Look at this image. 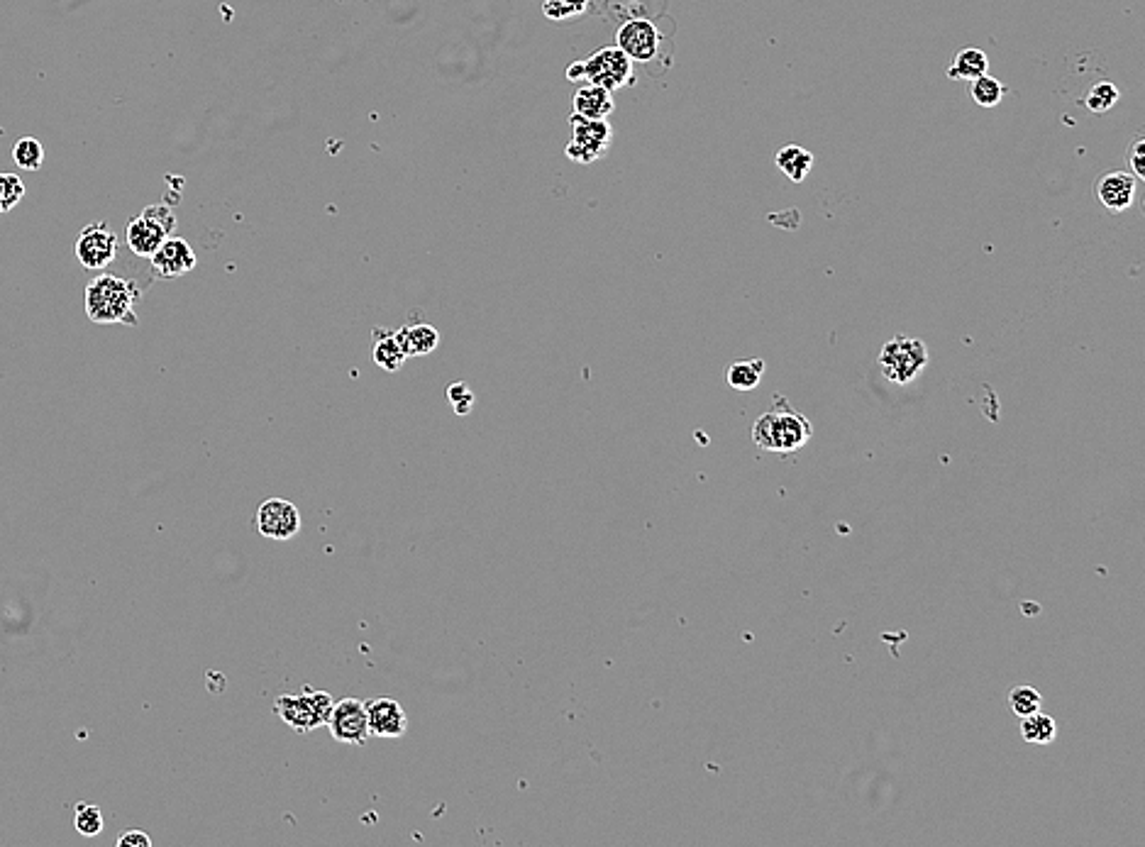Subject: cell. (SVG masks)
I'll use <instances>...</instances> for the list:
<instances>
[{
    "mask_svg": "<svg viewBox=\"0 0 1145 847\" xmlns=\"http://www.w3.org/2000/svg\"><path fill=\"white\" fill-rule=\"evenodd\" d=\"M774 164H777V169L782 171L787 179H792L794 184H801V181L811 174L816 159H813L809 149H804L801 145H784L777 149V154H774Z\"/></svg>",
    "mask_w": 1145,
    "mask_h": 847,
    "instance_id": "17",
    "label": "cell"
},
{
    "mask_svg": "<svg viewBox=\"0 0 1145 847\" xmlns=\"http://www.w3.org/2000/svg\"><path fill=\"white\" fill-rule=\"evenodd\" d=\"M813 428L806 420L804 413L794 411L782 396H777V403L767 413L757 418L755 428H752V440L757 447L767 452H777V455H789V452L801 450L806 442L811 440Z\"/></svg>",
    "mask_w": 1145,
    "mask_h": 847,
    "instance_id": "1",
    "label": "cell"
},
{
    "mask_svg": "<svg viewBox=\"0 0 1145 847\" xmlns=\"http://www.w3.org/2000/svg\"><path fill=\"white\" fill-rule=\"evenodd\" d=\"M364 708H367L369 733L376 735V738L394 740L406 735L408 716L396 699H374L364 703Z\"/></svg>",
    "mask_w": 1145,
    "mask_h": 847,
    "instance_id": "12",
    "label": "cell"
},
{
    "mask_svg": "<svg viewBox=\"0 0 1145 847\" xmlns=\"http://www.w3.org/2000/svg\"><path fill=\"white\" fill-rule=\"evenodd\" d=\"M1041 703H1043L1041 694H1038L1036 689H1031V686H1016V689L1009 691V706L1019 718H1026L1031 716V713L1041 711Z\"/></svg>",
    "mask_w": 1145,
    "mask_h": 847,
    "instance_id": "26",
    "label": "cell"
},
{
    "mask_svg": "<svg viewBox=\"0 0 1145 847\" xmlns=\"http://www.w3.org/2000/svg\"><path fill=\"white\" fill-rule=\"evenodd\" d=\"M1119 98L1121 93L1119 88H1116V83L1099 81L1087 91L1084 105H1087V110H1092V113H1106V110H1111L1116 103H1119Z\"/></svg>",
    "mask_w": 1145,
    "mask_h": 847,
    "instance_id": "23",
    "label": "cell"
},
{
    "mask_svg": "<svg viewBox=\"0 0 1145 847\" xmlns=\"http://www.w3.org/2000/svg\"><path fill=\"white\" fill-rule=\"evenodd\" d=\"M176 228V215L174 210L164 203L149 206L142 210L137 218L130 220L127 225V247L137 254V257H152L157 252L171 232Z\"/></svg>",
    "mask_w": 1145,
    "mask_h": 847,
    "instance_id": "4",
    "label": "cell"
},
{
    "mask_svg": "<svg viewBox=\"0 0 1145 847\" xmlns=\"http://www.w3.org/2000/svg\"><path fill=\"white\" fill-rule=\"evenodd\" d=\"M586 8H589V0H545L542 3V13L550 20L577 18L586 13Z\"/></svg>",
    "mask_w": 1145,
    "mask_h": 847,
    "instance_id": "27",
    "label": "cell"
},
{
    "mask_svg": "<svg viewBox=\"0 0 1145 847\" xmlns=\"http://www.w3.org/2000/svg\"><path fill=\"white\" fill-rule=\"evenodd\" d=\"M660 42V30L650 20H628L616 35V47L633 62H652L660 52Z\"/></svg>",
    "mask_w": 1145,
    "mask_h": 847,
    "instance_id": "11",
    "label": "cell"
},
{
    "mask_svg": "<svg viewBox=\"0 0 1145 847\" xmlns=\"http://www.w3.org/2000/svg\"><path fill=\"white\" fill-rule=\"evenodd\" d=\"M330 735L342 745H367L372 733L367 723V708L359 699L337 701L328 718Z\"/></svg>",
    "mask_w": 1145,
    "mask_h": 847,
    "instance_id": "8",
    "label": "cell"
},
{
    "mask_svg": "<svg viewBox=\"0 0 1145 847\" xmlns=\"http://www.w3.org/2000/svg\"><path fill=\"white\" fill-rule=\"evenodd\" d=\"M118 254V237L105 223H91L76 240V259L86 269H105Z\"/></svg>",
    "mask_w": 1145,
    "mask_h": 847,
    "instance_id": "10",
    "label": "cell"
},
{
    "mask_svg": "<svg viewBox=\"0 0 1145 847\" xmlns=\"http://www.w3.org/2000/svg\"><path fill=\"white\" fill-rule=\"evenodd\" d=\"M569 125H572V140L567 145V157L577 164L599 162L611 147V125L606 120H589L574 113L569 118Z\"/></svg>",
    "mask_w": 1145,
    "mask_h": 847,
    "instance_id": "7",
    "label": "cell"
},
{
    "mask_svg": "<svg viewBox=\"0 0 1145 847\" xmlns=\"http://www.w3.org/2000/svg\"><path fill=\"white\" fill-rule=\"evenodd\" d=\"M257 530L262 538L291 540L301 533V513L286 498H267L257 508Z\"/></svg>",
    "mask_w": 1145,
    "mask_h": 847,
    "instance_id": "9",
    "label": "cell"
},
{
    "mask_svg": "<svg viewBox=\"0 0 1145 847\" xmlns=\"http://www.w3.org/2000/svg\"><path fill=\"white\" fill-rule=\"evenodd\" d=\"M1138 179L1131 171H1109L1097 181L1099 203L1111 213H1124L1136 203Z\"/></svg>",
    "mask_w": 1145,
    "mask_h": 847,
    "instance_id": "14",
    "label": "cell"
},
{
    "mask_svg": "<svg viewBox=\"0 0 1145 847\" xmlns=\"http://www.w3.org/2000/svg\"><path fill=\"white\" fill-rule=\"evenodd\" d=\"M967 83H970V86H967V93H970V98L979 105V108H997V105L1006 98V93H1009L1004 83L989 74L977 76V79Z\"/></svg>",
    "mask_w": 1145,
    "mask_h": 847,
    "instance_id": "20",
    "label": "cell"
},
{
    "mask_svg": "<svg viewBox=\"0 0 1145 847\" xmlns=\"http://www.w3.org/2000/svg\"><path fill=\"white\" fill-rule=\"evenodd\" d=\"M572 110L574 115H582V118L606 120L608 115L616 110V103H613V93L608 91V88L594 86V83H584V86H579L577 93H574Z\"/></svg>",
    "mask_w": 1145,
    "mask_h": 847,
    "instance_id": "15",
    "label": "cell"
},
{
    "mask_svg": "<svg viewBox=\"0 0 1145 847\" xmlns=\"http://www.w3.org/2000/svg\"><path fill=\"white\" fill-rule=\"evenodd\" d=\"M13 159H15V164L20 166V169L37 171L44 162V149H42L40 142L35 140V137H22V140L15 142Z\"/></svg>",
    "mask_w": 1145,
    "mask_h": 847,
    "instance_id": "25",
    "label": "cell"
},
{
    "mask_svg": "<svg viewBox=\"0 0 1145 847\" xmlns=\"http://www.w3.org/2000/svg\"><path fill=\"white\" fill-rule=\"evenodd\" d=\"M372 354H374L376 367H381L384 372H398V369H403V364H406V359H408L406 347H403L398 332H389V330H374V352Z\"/></svg>",
    "mask_w": 1145,
    "mask_h": 847,
    "instance_id": "16",
    "label": "cell"
},
{
    "mask_svg": "<svg viewBox=\"0 0 1145 847\" xmlns=\"http://www.w3.org/2000/svg\"><path fill=\"white\" fill-rule=\"evenodd\" d=\"M584 83H594V86L608 88V91H618V88L630 86L635 81L633 59L621 52L618 47H601L599 52L591 54L584 59Z\"/></svg>",
    "mask_w": 1145,
    "mask_h": 847,
    "instance_id": "6",
    "label": "cell"
},
{
    "mask_svg": "<svg viewBox=\"0 0 1145 847\" xmlns=\"http://www.w3.org/2000/svg\"><path fill=\"white\" fill-rule=\"evenodd\" d=\"M447 398H450V406L455 408V413H459V415H467L469 411H472L474 401H477V398H474V391L469 389L464 381H457V384H452L450 389H447Z\"/></svg>",
    "mask_w": 1145,
    "mask_h": 847,
    "instance_id": "29",
    "label": "cell"
},
{
    "mask_svg": "<svg viewBox=\"0 0 1145 847\" xmlns=\"http://www.w3.org/2000/svg\"><path fill=\"white\" fill-rule=\"evenodd\" d=\"M1128 164H1131V174L1138 181L1145 179V140L1143 137H1133L1131 149H1128Z\"/></svg>",
    "mask_w": 1145,
    "mask_h": 847,
    "instance_id": "30",
    "label": "cell"
},
{
    "mask_svg": "<svg viewBox=\"0 0 1145 847\" xmlns=\"http://www.w3.org/2000/svg\"><path fill=\"white\" fill-rule=\"evenodd\" d=\"M989 57L979 47H965L955 54L953 64L948 66V79L958 81H972L977 76L987 74Z\"/></svg>",
    "mask_w": 1145,
    "mask_h": 847,
    "instance_id": "19",
    "label": "cell"
},
{
    "mask_svg": "<svg viewBox=\"0 0 1145 847\" xmlns=\"http://www.w3.org/2000/svg\"><path fill=\"white\" fill-rule=\"evenodd\" d=\"M74 828L84 838H96L103 833V813L98 806L79 804L74 811Z\"/></svg>",
    "mask_w": 1145,
    "mask_h": 847,
    "instance_id": "24",
    "label": "cell"
},
{
    "mask_svg": "<svg viewBox=\"0 0 1145 847\" xmlns=\"http://www.w3.org/2000/svg\"><path fill=\"white\" fill-rule=\"evenodd\" d=\"M137 298L140 291L132 281L113 274L96 276L86 289V315L98 325H137Z\"/></svg>",
    "mask_w": 1145,
    "mask_h": 847,
    "instance_id": "2",
    "label": "cell"
},
{
    "mask_svg": "<svg viewBox=\"0 0 1145 847\" xmlns=\"http://www.w3.org/2000/svg\"><path fill=\"white\" fill-rule=\"evenodd\" d=\"M398 337H401L408 357H425V354L438 350L440 345V332L428 323L408 325V328L398 330Z\"/></svg>",
    "mask_w": 1145,
    "mask_h": 847,
    "instance_id": "18",
    "label": "cell"
},
{
    "mask_svg": "<svg viewBox=\"0 0 1145 847\" xmlns=\"http://www.w3.org/2000/svg\"><path fill=\"white\" fill-rule=\"evenodd\" d=\"M928 350L921 340L906 335H896L884 345L879 367L884 376L894 384H911L918 374L926 369Z\"/></svg>",
    "mask_w": 1145,
    "mask_h": 847,
    "instance_id": "5",
    "label": "cell"
},
{
    "mask_svg": "<svg viewBox=\"0 0 1145 847\" xmlns=\"http://www.w3.org/2000/svg\"><path fill=\"white\" fill-rule=\"evenodd\" d=\"M762 374H765V362L762 359H743V362L730 364L728 384L738 391H752L760 384Z\"/></svg>",
    "mask_w": 1145,
    "mask_h": 847,
    "instance_id": "22",
    "label": "cell"
},
{
    "mask_svg": "<svg viewBox=\"0 0 1145 847\" xmlns=\"http://www.w3.org/2000/svg\"><path fill=\"white\" fill-rule=\"evenodd\" d=\"M335 701L328 691L306 689L301 694H281L274 703L276 716L296 733H313L320 725H328Z\"/></svg>",
    "mask_w": 1145,
    "mask_h": 847,
    "instance_id": "3",
    "label": "cell"
},
{
    "mask_svg": "<svg viewBox=\"0 0 1145 847\" xmlns=\"http://www.w3.org/2000/svg\"><path fill=\"white\" fill-rule=\"evenodd\" d=\"M1021 735L1026 743H1033V745H1048L1053 743L1055 735H1058V725L1050 716H1045V713L1036 711L1031 713V716L1023 718L1021 723Z\"/></svg>",
    "mask_w": 1145,
    "mask_h": 847,
    "instance_id": "21",
    "label": "cell"
},
{
    "mask_svg": "<svg viewBox=\"0 0 1145 847\" xmlns=\"http://www.w3.org/2000/svg\"><path fill=\"white\" fill-rule=\"evenodd\" d=\"M567 79L574 81V83H584V64L582 62H574L569 64L567 69Z\"/></svg>",
    "mask_w": 1145,
    "mask_h": 847,
    "instance_id": "32",
    "label": "cell"
},
{
    "mask_svg": "<svg viewBox=\"0 0 1145 847\" xmlns=\"http://www.w3.org/2000/svg\"><path fill=\"white\" fill-rule=\"evenodd\" d=\"M25 196V184L15 174H0V213L13 210Z\"/></svg>",
    "mask_w": 1145,
    "mask_h": 847,
    "instance_id": "28",
    "label": "cell"
},
{
    "mask_svg": "<svg viewBox=\"0 0 1145 847\" xmlns=\"http://www.w3.org/2000/svg\"><path fill=\"white\" fill-rule=\"evenodd\" d=\"M149 259H152V269L157 271L159 276H164V279L184 276L188 271L196 269L198 264L196 252H193L191 245H188L186 240H181V237H167Z\"/></svg>",
    "mask_w": 1145,
    "mask_h": 847,
    "instance_id": "13",
    "label": "cell"
},
{
    "mask_svg": "<svg viewBox=\"0 0 1145 847\" xmlns=\"http://www.w3.org/2000/svg\"><path fill=\"white\" fill-rule=\"evenodd\" d=\"M152 845V838H149L147 833H142V830H127L118 838V847H149Z\"/></svg>",
    "mask_w": 1145,
    "mask_h": 847,
    "instance_id": "31",
    "label": "cell"
}]
</instances>
